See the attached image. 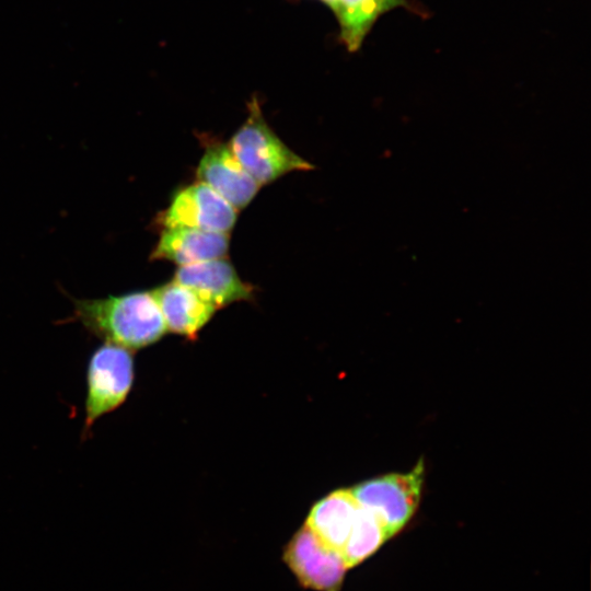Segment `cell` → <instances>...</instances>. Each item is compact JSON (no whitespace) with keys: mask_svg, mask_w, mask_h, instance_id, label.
Instances as JSON below:
<instances>
[{"mask_svg":"<svg viewBox=\"0 0 591 591\" xmlns=\"http://www.w3.org/2000/svg\"><path fill=\"white\" fill-rule=\"evenodd\" d=\"M72 321L103 339L130 350L157 343L166 326L152 291L101 299H74Z\"/></svg>","mask_w":591,"mask_h":591,"instance_id":"cell-1","label":"cell"},{"mask_svg":"<svg viewBox=\"0 0 591 591\" xmlns=\"http://www.w3.org/2000/svg\"><path fill=\"white\" fill-rule=\"evenodd\" d=\"M229 148L259 185L269 184L292 171L313 169L273 131L256 99L248 104L247 118L232 136Z\"/></svg>","mask_w":591,"mask_h":591,"instance_id":"cell-2","label":"cell"},{"mask_svg":"<svg viewBox=\"0 0 591 591\" xmlns=\"http://www.w3.org/2000/svg\"><path fill=\"white\" fill-rule=\"evenodd\" d=\"M134 379L135 363L130 349L112 343H103L94 349L86 366L84 437L99 418L124 404Z\"/></svg>","mask_w":591,"mask_h":591,"instance_id":"cell-3","label":"cell"},{"mask_svg":"<svg viewBox=\"0 0 591 591\" xmlns=\"http://www.w3.org/2000/svg\"><path fill=\"white\" fill-rule=\"evenodd\" d=\"M424 465L413 471L387 474L355 486L351 490L358 503L369 510L391 537L412 518L419 502Z\"/></svg>","mask_w":591,"mask_h":591,"instance_id":"cell-4","label":"cell"},{"mask_svg":"<svg viewBox=\"0 0 591 591\" xmlns=\"http://www.w3.org/2000/svg\"><path fill=\"white\" fill-rule=\"evenodd\" d=\"M283 560L304 588L317 591H340L349 569L341 554L325 545L306 524L286 546Z\"/></svg>","mask_w":591,"mask_h":591,"instance_id":"cell-5","label":"cell"},{"mask_svg":"<svg viewBox=\"0 0 591 591\" xmlns=\"http://www.w3.org/2000/svg\"><path fill=\"white\" fill-rule=\"evenodd\" d=\"M159 221L164 229L193 228L228 233L235 224L236 209L199 182L178 190Z\"/></svg>","mask_w":591,"mask_h":591,"instance_id":"cell-6","label":"cell"},{"mask_svg":"<svg viewBox=\"0 0 591 591\" xmlns=\"http://www.w3.org/2000/svg\"><path fill=\"white\" fill-rule=\"evenodd\" d=\"M197 177L236 210L246 207L259 189L228 144L210 142L199 162Z\"/></svg>","mask_w":591,"mask_h":591,"instance_id":"cell-7","label":"cell"},{"mask_svg":"<svg viewBox=\"0 0 591 591\" xmlns=\"http://www.w3.org/2000/svg\"><path fill=\"white\" fill-rule=\"evenodd\" d=\"M174 281L190 288L216 309L248 300L253 292L252 287L223 258L179 266Z\"/></svg>","mask_w":591,"mask_h":591,"instance_id":"cell-8","label":"cell"},{"mask_svg":"<svg viewBox=\"0 0 591 591\" xmlns=\"http://www.w3.org/2000/svg\"><path fill=\"white\" fill-rule=\"evenodd\" d=\"M229 248V233L193 228L164 229L152 252V259L179 266L222 258Z\"/></svg>","mask_w":591,"mask_h":591,"instance_id":"cell-9","label":"cell"},{"mask_svg":"<svg viewBox=\"0 0 591 591\" xmlns=\"http://www.w3.org/2000/svg\"><path fill=\"white\" fill-rule=\"evenodd\" d=\"M152 293L160 306L166 331L188 338H196L217 310L194 290L174 280L152 290Z\"/></svg>","mask_w":591,"mask_h":591,"instance_id":"cell-10","label":"cell"},{"mask_svg":"<svg viewBox=\"0 0 591 591\" xmlns=\"http://www.w3.org/2000/svg\"><path fill=\"white\" fill-rule=\"evenodd\" d=\"M359 508L351 490H335L312 507L305 524L325 545L340 553Z\"/></svg>","mask_w":591,"mask_h":591,"instance_id":"cell-11","label":"cell"},{"mask_svg":"<svg viewBox=\"0 0 591 591\" xmlns=\"http://www.w3.org/2000/svg\"><path fill=\"white\" fill-rule=\"evenodd\" d=\"M399 7H406V0H335L331 10L338 21L341 42L349 51H356L375 21Z\"/></svg>","mask_w":591,"mask_h":591,"instance_id":"cell-12","label":"cell"},{"mask_svg":"<svg viewBox=\"0 0 591 591\" xmlns=\"http://www.w3.org/2000/svg\"><path fill=\"white\" fill-rule=\"evenodd\" d=\"M389 538L380 521L360 506L340 554L347 567L351 568L375 553Z\"/></svg>","mask_w":591,"mask_h":591,"instance_id":"cell-13","label":"cell"},{"mask_svg":"<svg viewBox=\"0 0 591 591\" xmlns=\"http://www.w3.org/2000/svg\"><path fill=\"white\" fill-rule=\"evenodd\" d=\"M324 4H326L329 9L333 7L335 0H320Z\"/></svg>","mask_w":591,"mask_h":591,"instance_id":"cell-14","label":"cell"}]
</instances>
